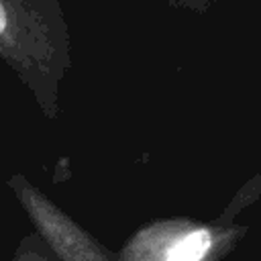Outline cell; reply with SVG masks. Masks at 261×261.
<instances>
[{"label": "cell", "instance_id": "cell-1", "mask_svg": "<svg viewBox=\"0 0 261 261\" xmlns=\"http://www.w3.org/2000/svg\"><path fill=\"white\" fill-rule=\"evenodd\" d=\"M0 59L31 90L47 118L59 114V88L71 67L59 0H0Z\"/></svg>", "mask_w": 261, "mask_h": 261}, {"label": "cell", "instance_id": "cell-2", "mask_svg": "<svg viewBox=\"0 0 261 261\" xmlns=\"http://www.w3.org/2000/svg\"><path fill=\"white\" fill-rule=\"evenodd\" d=\"M259 200L261 171H255L212 218L175 214L141 224L118 249L120 261H222L249 232L239 216Z\"/></svg>", "mask_w": 261, "mask_h": 261}, {"label": "cell", "instance_id": "cell-3", "mask_svg": "<svg viewBox=\"0 0 261 261\" xmlns=\"http://www.w3.org/2000/svg\"><path fill=\"white\" fill-rule=\"evenodd\" d=\"M6 184L31 218L35 230L61 261H120L118 251L108 249L92 232L80 226L45 192L31 184L29 177L14 173Z\"/></svg>", "mask_w": 261, "mask_h": 261}, {"label": "cell", "instance_id": "cell-4", "mask_svg": "<svg viewBox=\"0 0 261 261\" xmlns=\"http://www.w3.org/2000/svg\"><path fill=\"white\" fill-rule=\"evenodd\" d=\"M8 261H61V259L49 249V245L41 239V234L33 230L18 241Z\"/></svg>", "mask_w": 261, "mask_h": 261}, {"label": "cell", "instance_id": "cell-5", "mask_svg": "<svg viewBox=\"0 0 261 261\" xmlns=\"http://www.w3.org/2000/svg\"><path fill=\"white\" fill-rule=\"evenodd\" d=\"M171 8H177V10H190L194 14H206L216 0H167Z\"/></svg>", "mask_w": 261, "mask_h": 261}]
</instances>
